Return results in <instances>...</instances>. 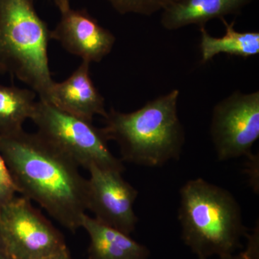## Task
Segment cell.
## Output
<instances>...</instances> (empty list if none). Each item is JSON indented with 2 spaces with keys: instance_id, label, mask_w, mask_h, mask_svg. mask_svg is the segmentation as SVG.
<instances>
[{
  "instance_id": "d6986e66",
  "label": "cell",
  "mask_w": 259,
  "mask_h": 259,
  "mask_svg": "<svg viewBox=\"0 0 259 259\" xmlns=\"http://www.w3.org/2000/svg\"><path fill=\"white\" fill-rule=\"evenodd\" d=\"M45 259H73L71 257V253H70L69 248L61 250L59 253L56 254L51 255Z\"/></svg>"
},
{
  "instance_id": "277c9868",
  "label": "cell",
  "mask_w": 259,
  "mask_h": 259,
  "mask_svg": "<svg viewBox=\"0 0 259 259\" xmlns=\"http://www.w3.org/2000/svg\"><path fill=\"white\" fill-rule=\"evenodd\" d=\"M51 30L34 0H0V74H10L47 100L54 83L49 66Z\"/></svg>"
},
{
  "instance_id": "ba28073f",
  "label": "cell",
  "mask_w": 259,
  "mask_h": 259,
  "mask_svg": "<svg viewBox=\"0 0 259 259\" xmlns=\"http://www.w3.org/2000/svg\"><path fill=\"white\" fill-rule=\"evenodd\" d=\"M88 171V210L100 222L131 236L139 222L134 211L139 192L124 180L122 172L95 166Z\"/></svg>"
},
{
  "instance_id": "e0dca14e",
  "label": "cell",
  "mask_w": 259,
  "mask_h": 259,
  "mask_svg": "<svg viewBox=\"0 0 259 259\" xmlns=\"http://www.w3.org/2000/svg\"><path fill=\"white\" fill-rule=\"evenodd\" d=\"M17 193L16 186L0 153V205L13 199Z\"/></svg>"
},
{
  "instance_id": "30bf717a",
  "label": "cell",
  "mask_w": 259,
  "mask_h": 259,
  "mask_svg": "<svg viewBox=\"0 0 259 259\" xmlns=\"http://www.w3.org/2000/svg\"><path fill=\"white\" fill-rule=\"evenodd\" d=\"M46 101L60 110L93 120L95 116L106 117L105 99L90 74V64L82 61L67 79L53 83Z\"/></svg>"
},
{
  "instance_id": "52a82bcc",
  "label": "cell",
  "mask_w": 259,
  "mask_h": 259,
  "mask_svg": "<svg viewBox=\"0 0 259 259\" xmlns=\"http://www.w3.org/2000/svg\"><path fill=\"white\" fill-rule=\"evenodd\" d=\"M209 134L220 161L252 154L259 139V92H234L216 104Z\"/></svg>"
},
{
  "instance_id": "3957f363",
  "label": "cell",
  "mask_w": 259,
  "mask_h": 259,
  "mask_svg": "<svg viewBox=\"0 0 259 259\" xmlns=\"http://www.w3.org/2000/svg\"><path fill=\"white\" fill-rule=\"evenodd\" d=\"M181 238L197 259L236 253L248 231L240 204L229 191L202 178L180 190Z\"/></svg>"
},
{
  "instance_id": "8fae6325",
  "label": "cell",
  "mask_w": 259,
  "mask_h": 259,
  "mask_svg": "<svg viewBox=\"0 0 259 259\" xmlns=\"http://www.w3.org/2000/svg\"><path fill=\"white\" fill-rule=\"evenodd\" d=\"M253 0H171L162 10L161 23L168 30L191 25L204 27L213 19L238 15Z\"/></svg>"
},
{
  "instance_id": "9c48e42d",
  "label": "cell",
  "mask_w": 259,
  "mask_h": 259,
  "mask_svg": "<svg viewBox=\"0 0 259 259\" xmlns=\"http://www.w3.org/2000/svg\"><path fill=\"white\" fill-rule=\"evenodd\" d=\"M59 10L60 19L51 30V40L59 42L67 52L90 64L100 63L110 54L115 45V35L88 10L74 9L71 5Z\"/></svg>"
},
{
  "instance_id": "7a4b0ae2",
  "label": "cell",
  "mask_w": 259,
  "mask_h": 259,
  "mask_svg": "<svg viewBox=\"0 0 259 259\" xmlns=\"http://www.w3.org/2000/svg\"><path fill=\"white\" fill-rule=\"evenodd\" d=\"M179 96L174 90L136 111H107L102 129L108 141L118 145L122 161L158 167L180 158L185 133L178 115Z\"/></svg>"
},
{
  "instance_id": "8992f818",
  "label": "cell",
  "mask_w": 259,
  "mask_h": 259,
  "mask_svg": "<svg viewBox=\"0 0 259 259\" xmlns=\"http://www.w3.org/2000/svg\"><path fill=\"white\" fill-rule=\"evenodd\" d=\"M0 246L11 259H45L68 248L61 232L23 196L0 205Z\"/></svg>"
},
{
  "instance_id": "2e32d148",
  "label": "cell",
  "mask_w": 259,
  "mask_h": 259,
  "mask_svg": "<svg viewBox=\"0 0 259 259\" xmlns=\"http://www.w3.org/2000/svg\"><path fill=\"white\" fill-rule=\"evenodd\" d=\"M246 245L238 253L223 255L219 259H259V226L257 223L251 233L246 236Z\"/></svg>"
},
{
  "instance_id": "ffe728a7",
  "label": "cell",
  "mask_w": 259,
  "mask_h": 259,
  "mask_svg": "<svg viewBox=\"0 0 259 259\" xmlns=\"http://www.w3.org/2000/svg\"><path fill=\"white\" fill-rule=\"evenodd\" d=\"M51 1L54 3V4L57 7L58 9L59 10L61 9V8L71 5V0H51Z\"/></svg>"
},
{
  "instance_id": "ac0fdd59",
  "label": "cell",
  "mask_w": 259,
  "mask_h": 259,
  "mask_svg": "<svg viewBox=\"0 0 259 259\" xmlns=\"http://www.w3.org/2000/svg\"><path fill=\"white\" fill-rule=\"evenodd\" d=\"M248 163L246 165V169L248 179L250 181V185L251 186L255 193L258 192V156L253 155V153L248 156Z\"/></svg>"
},
{
  "instance_id": "5b68a950",
  "label": "cell",
  "mask_w": 259,
  "mask_h": 259,
  "mask_svg": "<svg viewBox=\"0 0 259 259\" xmlns=\"http://www.w3.org/2000/svg\"><path fill=\"white\" fill-rule=\"evenodd\" d=\"M31 120L37 134L77 165L88 170L97 166L125 171L122 161L108 147V140L102 128L93 121L63 111L39 99Z\"/></svg>"
},
{
  "instance_id": "4fadbf2b",
  "label": "cell",
  "mask_w": 259,
  "mask_h": 259,
  "mask_svg": "<svg viewBox=\"0 0 259 259\" xmlns=\"http://www.w3.org/2000/svg\"><path fill=\"white\" fill-rule=\"evenodd\" d=\"M226 32L222 37L209 35L204 27L200 28L201 39L199 49L201 62L206 64L218 54L238 56L247 59L259 54V32H239L235 29V22L228 23L222 19Z\"/></svg>"
},
{
  "instance_id": "9a60e30c",
  "label": "cell",
  "mask_w": 259,
  "mask_h": 259,
  "mask_svg": "<svg viewBox=\"0 0 259 259\" xmlns=\"http://www.w3.org/2000/svg\"><path fill=\"white\" fill-rule=\"evenodd\" d=\"M121 15L150 16L162 11L171 0H106Z\"/></svg>"
},
{
  "instance_id": "6da1fadb",
  "label": "cell",
  "mask_w": 259,
  "mask_h": 259,
  "mask_svg": "<svg viewBox=\"0 0 259 259\" xmlns=\"http://www.w3.org/2000/svg\"><path fill=\"white\" fill-rule=\"evenodd\" d=\"M0 153L18 193L69 231L81 228L88 210V179L79 166L37 133L24 129L0 135Z\"/></svg>"
},
{
  "instance_id": "7c38bea8",
  "label": "cell",
  "mask_w": 259,
  "mask_h": 259,
  "mask_svg": "<svg viewBox=\"0 0 259 259\" xmlns=\"http://www.w3.org/2000/svg\"><path fill=\"white\" fill-rule=\"evenodd\" d=\"M81 228L90 238V259H149L147 246L131 238L130 235L100 222L88 214H83Z\"/></svg>"
},
{
  "instance_id": "5bb4252c",
  "label": "cell",
  "mask_w": 259,
  "mask_h": 259,
  "mask_svg": "<svg viewBox=\"0 0 259 259\" xmlns=\"http://www.w3.org/2000/svg\"><path fill=\"white\" fill-rule=\"evenodd\" d=\"M36 93L31 89L0 83V135L14 134L23 129L35 112Z\"/></svg>"
},
{
  "instance_id": "44dd1931",
  "label": "cell",
  "mask_w": 259,
  "mask_h": 259,
  "mask_svg": "<svg viewBox=\"0 0 259 259\" xmlns=\"http://www.w3.org/2000/svg\"><path fill=\"white\" fill-rule=\"evenodd\" d=\"M0 259H11L1 246H0Z\"/></svg>"
}]
</instances>
